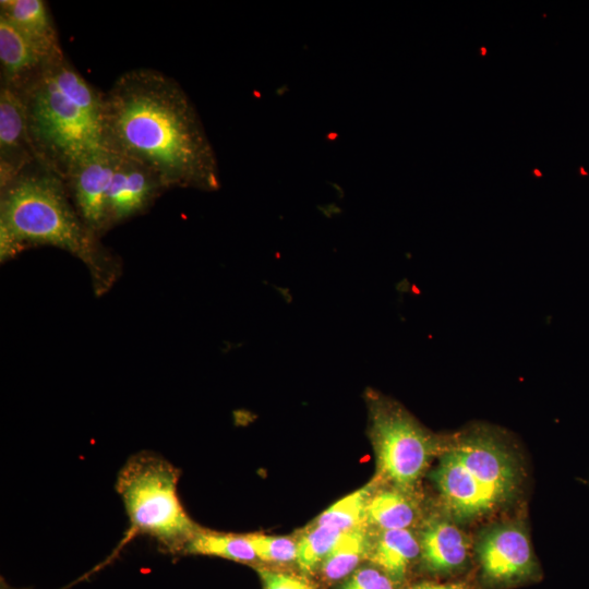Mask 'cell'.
I'll return each mask as SVG.
<instances>
[{
    "mask_svg": "<svg viewBox=\"0 0 589 589\" xmlns=\"http://www.w3.org/2000/svg\"><path fill=\"white\" fill-rule=\"evenodd\" d=\"M108 148L152 169L166 188L219 187L214 149L181 85L158 70L121 74L104 93Z\"/></svg>",
    "mask_w": 589,
    "mask_h": 589,
    "instance_id": "cell-1",
    "label": "cell"
},
{
    "mask_svg": "<svg viewBox=\"0 0 589 589\" xmlns=\"http://www.w3.org/2000/svg\"><path fill=\"white\" fill-rule=\"evenodd\" d=\"M36 161L64 178L89 151L105 146L104 93L65 57L50 63L21 94Z\"/></svg>",
    "mask_w": 589,
    "mask_h": 589,
    "instance_id": "cell-2",
    "label": "cell"
},
{
    "mask_svg": "<svg viewBox=\"0 0 589 589\" xmlns=\"http://www.w3.org/2000/svg\"><path fill=\"white\" fill-rule=\"evenodd\" d=\"M440 449L431 480L453 518L467 521L488 516L516 495L522 479L520 464L486 428L456 434Z\"/></svg>",
    "mask_w": 589,
    "mask_h": 589,
    "instance_id": "cell-3",
    "label": "cell"
},
{
    "mask_svg": "<svg viewBox=\"0 0 589 589\" xmlns=\"http://www.w3.org/2000/svg\"><path fill=\"white\" fill-rule=\"evenodd\" d=\"M61 176L37 161L1 189L2 259L26 244H50L94 263V242Z\"/></svg>",
    "mask_w": 589,
    "mask_h": 589,
    "instance_id": "cell-4",
    "label": "cell"
},
{
    "mask_svg": "<svg viewBox=\"0 0 589 589\" xmlns=\"http://www.w3.org/2000/svg\"><path fill=\"white\" fill-rule=\"evenodd\" d=\"M178 469L148 453L131 457L120 470L117 491L128 517L130 533L147 534L169 551H183L199 527L183 509L177 493Z\"/></svg>",
    "mask_w": 589,
    "mask_h": 589,
    "instance_id": "cell-5",
    "label": "cell"
},
{
    "mask_svg": "<svg viewBox=\"0 0 589 589\" xmlns=\"http://www.w3.org/2000/svg\"><path fill=\"white\" fill-rule=\"evenodd\" d=\"M370 433L381 474L395 488L412 491L440 445L401 405L371 394Z\"/></svg>",
    "mask_w": 589,
    "mask_h": 589,
    "instance_id": "cell-6",
    "label": "cell"
},
{
    "mask_svg": "<svg viewBox=\"0 0 589 589\" xmlns=\"http://www.w3.org/2000/svg\"><path fill=\"white\" fill-rule=\"evenodd\" d=\"M476 552L484 578L493 584L521 581L537 568L527 530L514 521L485 529Z\"/></svg>",
    "mask_w": 589,
    "mask_h": 589,
    "instance_id": "cell-7",
    "label": "cell"
},
{
    "mask_svg": "<svg viewBox=\"0 0 589 589\" xmlns=\"http://www.w3.org/2000/svg\"><path fill=\"white\" fill-rule=\"evenodd\" d=\"M115 163L116 153L105 145L81 156L63 178L74 207L92 235L106 229V200Z\"/></svg>",
    "mask_w": 589,
    "mask_h": 589,
    "instance_id": "cell-8",
    "label": "cell"
},
{
    "mask_svg": "<svg viewBox=\"0 0 589 589\" xmlns=\"http://www.w3.org/2000/svg\"><path fill=\"white\" fill-rule=\"evenodd\" d=\"M164 189L166 185L152 169L116 153L106 200V229L142 213Z\"/></svg>",
    "mask_w": 589,
    "mask_h": 589,
    "instance_id": "cell-9",
    "label": "cell"
},
{
    "mask_svg": "<svg viewBox=\"0 0 589 589\" xmlns=\"http://www.w3.org/2000/svg\"><path fill=\"white\" fill-rule=\"evenodd\" d=\"M36 161L28 136L26 107L22 95L0 88V187L10 184Z\"/></svg>",
    "mask_w": 589,
    "mask_h": 589,
    "instance_id": "cell-10",
    "label": "cell"
},
{
    "mask_svg": "<svg viewBox=\"0 0 589 589\" xmlns=\"http://www.w3.org/2000/svg\"><path fill=\"white\" fill-rule=\"evenodd\" d=\"M52 62L0 14L1 85L22 94Z\"/></svg>",
    "mask_w": 589,
    "mask_h": 589,
    "instance_id": "cell-11",
    "label": "cell"
},
{
    "mask_svg": "<svg viewBox=\"0 0 589 589\" xmlns=\"http://www.w3.org/2000/svg\"><path fill=\"white\" fill-rule=\"evenodd\" d=\"M0 14L7 17L48 61H57L64 57L45 1L1 0Z\"/></svg>",
    "mask_w": 589,
    "mask_h": 589,
    "instance_id": "cell-12",
    "label": "cell"
},
{
    "mask_svg": "<svg viewBox=\"0 0 589 589\" xmlns=\"http://www.w3.org/2000/svg\"><path fill=\"white\" fill-rule=\"evenodd\" d=\"M421 557L425 567L435 573H452L462 567L468 558L465 533L452 521L433 518L419 537Z\"/></svg>",
    "mask_w": 589,
    "mask_h": 589,
    "instance_id": "cell-13",
    "label": "cell"
},
{
    "mask_svg": "<svg viewBox=\"0 0 589 589\" xmlns=\"http://www.w3.org/2000/svg\"><path fill=\"white\" fill-rule=\"evenodd\" d=\"M421 555L419 538L410 529L382 531L371 543L369 557L394 582L401 581L409 566Z\"/></svg>",
    "mask_w": 589,
    "mask_h": 589,
    "instance_id": "cell-14",
    "label": "cell"
},
{
    "mask_svg": "<svg viewBox=\"0 0 589 589\" xmlns=\"http://www.w3.org/2000/svg\"><path fill=\"white\" fill-rule=\"evenodd\" d=\"M418 517L416 501L398 488L373 493L365 512V520L381 531L410 529Z\"/></svg>",
    "mask_w": 589,
    "mask_h": 589,
    "instance_id": "cell-15",
    "label": "cell"
},
{
    "mask_svg": "<svg viewBox=\"0 0 589 589\" xmlns=\"http://www.w3.org/2000/svg\"><path fill=\"white\" fill-rule=\"evenodd\" d=\"M183 552L238 562H252L257 558L248 534L220 533L201 529L188 542Z\"/></svg>",
    "mask_w": 589,
    "mask_h": 589,
    "instance_id": "cell-16",
    "label": "cell"
},
{
    "mask_svg": "<svg viewBox=\"0 0 589 589\" xmlns=\"http://www.w3.org/2000/svg\"><path fill=\"white\" fill-rule=\"evenodd\" d=\"M371 542L362 526L342 533L341 538L322 563L325 578L338 580L354 570L369 556Z\"/></svg>",
    "mask_w": 589,
    "mask_h": 589,
    "instance_id": "cell-17",
    "label": "cell"
},
{
    "mask_svg": "<svg viewBox=\"0 0 589 589\" xmlns=\"http://www.w3.org/2000/svg\"><path fill=\"white\" fill-rule=\"evenodd\" d=\"M373 494V484H368L340 498L317 518V525L346 532L361 526L365 520L369 500Z\"/></svg>",
    "mask_w": 589,
    "mask_h": 589,
    "instance_id": "cell-18",
    "label": "cell"
},
{
    "mask_svg": "<svg viewBox=\"0 0 589 589\" xmlns=\"http://www.w3.org/2000/svg\"><path fill=\"white\" fill-rule=\"evenodd\" d=\"M344 532L317 525L297 542V563L306 573L313 572L333 551Z\"/></svg>",
    "mask_w": 589,
    "mask_h": 589,
    "instance_id": "cell-19",
    "label": "cell"
},
{
    "mask_svg": "<svg viewBox=\"0 0 589 589\" xmlns=\"http://www.w3.org/2000/svg\"><path fill=\"white\" fill-rule=\"evenodd\" d=\"M256 556L261 561L287 563L297 560V542L287 537L249 533Z\"/></svg>",
    "mask_w": 589,
    "mask_h": 589,
    "instance_id": "cell-20",
    "label": "cell"
},
{
    "mask_svg": "<svg viewBox=\"0 0 589 589\" xmlns=\"http://www.w3.org/2000/svg\"><path fill=\"white\" fill-rule=\"evenodd\" d=\"M340 589H394V581L381 569L368 566L357 569Z\"/></svg>",
    "mask_w": 589,
    "mask_h": 589,
    "instance_id": "cell-21",
    "label": "cell"
},
{
    "mask_svg": "<svg viewBox=\"0 0 589 589\" xmlns=\"http://www.w3.org/2000/svg\"><path fill=\"white\" fill-rule=\"evenodd\" d=\"M264 589H314L306 579L281 572L259 570Z\"/></svg>",
    "mask_w": 589,
    "mask_h": 589,
    "instance_id": "cell-22",
    "label": "cell"
},
{
    "mask_svg": "<svg viewBox=\"0 0 589 589\" xmlns=\"http://www.w3.org/2000/svg\"><path fill=\"white\" fill-rule=\"evenodd\" d=\"M411 589H466L461 582L450 584H435V582H422L413 586Z\"/></svg>",
    "mask_w": 589,
    "mask_h": 589,
    "instance_id": "cell-23",
    "label": "cell"
}]
</instances>
